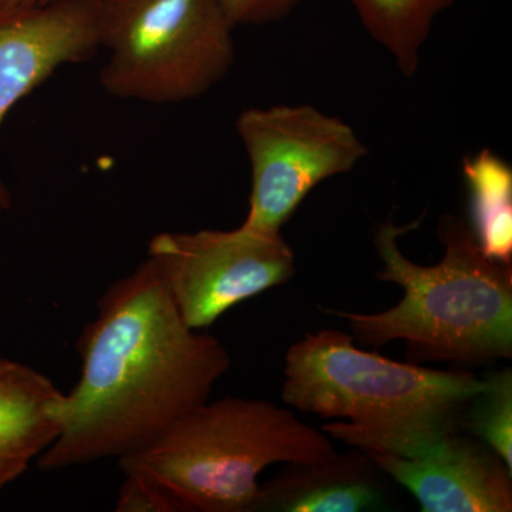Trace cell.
Masks as SVG:
<instances>
[{"instance_id":"6da1fadb","label":"cell","mask_w":512,"mask_h":512,"mask_svg":"<svg viewBox=\"0 0 512 512\" xmlns=\"http://www.w3.org/2000/svg\"><path fill=\"white\" fill-rule=\"evenodd\" d=\"M77 352L82 375L57 404L59 434L37 458L42 471L140 453L208 402L231 367L220 340L181 318L150 258L101 295Z\"/></svg>"},{"instance_id":"7a4b0ae2","label":"cell","mask_w":512,"mask_h":512,"mask_svg":"<svg viewBox=\"0 0 512 512\" xmlns=\"http://www.w3.org/2000/svg\"><path fill=\"white\" fill-rule=\"evenodd\" d=\"M353 336L323 329L293 343L282 399L301 412L345 419L322 426L363 451L413 458L464 426L468 404L487 386L471 372L436 370L365 352Z\"/></svg>"},{"instance_id":"3957f363","label":"cell","mask_w":512,"mask_h":512,"mask_svg":"<svg viewBox=\"0 0 512 512\" xmlns=\"http://www.w3.org/2000/svg\"><path fill=\"white\" fill-rule=\"evenodd\" d=\"M380 225L375 245L383 269L377 278L403 289L402 301L379 313L326 311L345 319L362 345L406 342L412 360L484 365L512 356V265L483 254L471 229L444 214L437 237L439 264H414L397 238L419 227Z\"/></svg>"},{"instance_id":"277c9868","label":"cell","mask_w":512,"mask_h":512,"mask_svg":"<svg viewBox=\"0 0 512 512\" xmlns=\"http://www.w3.org/2000/svg\"><path fill=\"white\" fill-rule=\"evenodd\" d=\"M333 453L328 434L291 410L266 400L225 397L183 414L119 466L124 474H143L163 484L187 512H248L266 467Z\"/></svg>"},{"instance_id":"5b68a950","label":"cell","mask_w":512,"mask_h":512,"mask_svg":"<svg viewBox=\"0 0 512 512\" xmlns=\"http://www.w3.org/2000/svg\"><path fill=\"white\" fill-rule=\"evenodd\" d=\"M232 30L217 0H101V87L153 104L198 99L235 62Z\"/></svg>"},{"instance_id":"8992f818","label":"cell","mask_w":512,"mask_h":512,"mask_svg":"<svg viewBox=\"0 0 512 512\" xmlns=\"http://www.w3.org/2000/svg\"><path fill=\"white\" fill-rule=\"evenodd\" d=\"M237 131L252 175L241 225L264 234H281L313 188L349 173L369 153L348 123L311 104L244 110Z\"/></svg>"},{"instance_id":"52a82bcc","label":"cell","mask_w":512,"mask_h":512,"mask_svg":"<svg viewBox=\"0 0 512 512\" xmlns=\"http://www.w3.org/2000/svg\"><path fill=\"white\" fill-rule=\"evenodd\" d=\"M148 258L181 318L195 330L295 274V254L281 234L242 225L232 231L161 232L151 239Z\"/></svg>"},{"instance_id":"ba28073f","label":"cell","mask_w":512,"mask_h":512,"mask_svg":"<svg viewBox=\"0 0 512 512\" xmlns=\"http://www.w3.org/2000/svg\"><path fill=\"white\" fill-rule=\"evenodd\" d=\"M100 6L101 0H53L0 10V126L59 67L89 62L99 52ZM10 205L0 180V210Z\"/></svg>"},{"instance_id":"9c48e42d","label":"cell","mask_w":512,"mask_h":512,"mask_svg":"<svg viewBox=\"0 0 512 512\" xmlns=\"http://www.w3.org/2000/svg\"><path fill=\"white\" fill-rule=\"evenodd\" d=\"M366 453L414 495L423 512L512 511V471L487 444L460 430L413 458Z\"/></svg>"},{"instance_id":"30bf717a","label":"cell","mask_w":512,"mask_h":512,"mask_svg":"<svg viewBox=\"0 0 512 512\" xmlns=\"http://www.w3.org/2000/svg\"><path fill=\"white\" fill-rule=\"evenodd\" d=\"M380 468L366 451L288 466L259 485L251 511L357 512L380 510L386 503Z\"/></svg>"},{"instance_id":"8fae6325","label":"cell","mask_w":512,"mask_h":512,"mask_svg":"<svg viewBox=\"0 0 512 512\" xmlns=\"http://www.w3.org/2000/svg\"><path fill=\"white\" fill-rule=\"evenodd\" d=\"M62 394L35 367L0 357V491L22 477L55 441Z\"/></svg>"},{"instance_id":"7c38bea8","label":"cell","mask_w":512,"mask_h":512,"mask_svg":"<svg viewBox=\"0 0 512 512\" xmlns=\"http://www.w3.org/2000/svg\"><path fill=\"white\" fill-rule=\"evenodd\" d=\"M471 232L488 258L512 265V168L488 148L463 161Z\"/></svg>"},{"instance_id":"4fadbf2b","label":"cell","mask_w":512,"mask_h":512,"mask_svg":"<svg viewBox=\"0 0 512 512\" xmlns=\"http://www.w3.org/2000/svg\"><path fill=\"white\" fill-rule=\"evenodd\" d=\"M369 35L404 76L419 70L420 53L437 16L454 0H350Z\"/></svg>"},{"instance_id":"5bb4252c","label":"cell","mask_w":512,"mask_h":512,"mask_svg":"<svg viewBox=\"0 0 512 512\" xmlns=\"http://www.w3.org/2000/svg\"><path fill=\"white\" fill-rule=\"evenodd\" d=\"M487 386L468 404L464 426L495 451L512 471V372L488 377Z\"/></svg>"},{"instance_id":"9a60e30c","label":"cell","mask_w":512,"mask_h":512,"mask_svg":"<svg viewBox=\"0 0 512 512\" xmlns=\"http://www.w3.org/2000/svg\"><path fill=\"white\" fill-rule=\"evenodd\" d=\"M116 511L187 512L181 501L163 484L143 474H124Z\"/></svg>"},{"instance_id":"2e32d148","label":"cell","mask_w":512,"mask_h":512,"mask_svg":"<svg viewBox=\"0 0 512 512\" xmlns=\"http://www.w3.org/2000/svg\"><path fill=\"white\" fill-rule=\"evenodd\" d=\"M232 29L284 18L301 0H217Z\"/></svg>"},{"instance_id":"e0dca14e","label":"cell","mask_w":512,"mask_h":512,"mask_svg":"<svg viewBox=\"0 0 512 512\" xmlns=\"http://www.w3.org/2000/svg\"><path fill=\"white\" fill-rule=\"evenodd\" d=\"M53 0H0V10L13 8H26V6L42 5Z\"/></svg>"}]
</instances>
